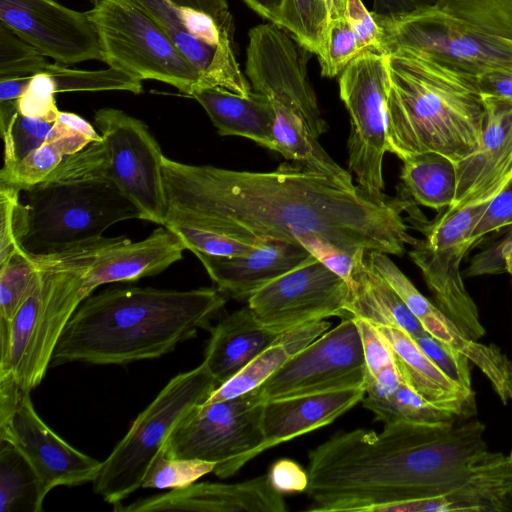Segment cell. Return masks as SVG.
I'll list each match as a JSON object with an SVG mask.
<instances>
[{
  "instance_id": "1",
  "label": "cell",
  "mask_w": 512,
  "mask_h": 512,
  "mask_svg": "<svg viewBox=\"0 0 512 512\" xmlns=\"http://www.w3.org/2000/svg\"><path fill=\"white\" fill-rule=\"evenodd\" d=\"M162 168L165 224L251 243L266 238L299 244L303 237L317 235L353 256H402L415 239L403 217L412 205L408 197L372 195L292 161L273 171L252 172L190 165L164 156Z\"/></svg>"
},
{
  "instance_id": "2",
  "label": "cell",
  "mask_w": 512,
  "mask_h": 512,
  "mask_svg": "<svg viewBox=\"0 0 512 512\" xmlns=\"http://www.w3.org/2000/svg\"><path fill=\"white\" fill-rule=\"evenodd\" d=\"M477 420L421 423L395 420L380 433L339 431L308 453L311 512H386L431 498L491 453Z\"/></svg>"
},
{
  "instance_id": "3",
  "label": "cell",
  "mask_w": 512,
  "mask_h": 512,
  "mask_svg": "<svg viewBox=\"0 0 512 512\" xmlns=\"http://www.w3.org/2000/svg\"><path fill=\"white\" fill-rule=\"evenodd\" d=\"M226 300L217 288L126 287L89 295L64 328L50 367L159 358L208 329Z\"/></svg>"
},
{
  "instance_id": "4",
  "label": "cell",
  "mask_w": 512,
  "mask_h": 512,
  "mask_svg": "<svg viewBox=\"0 0 512 512\" xmlns=\"http://www.w3.org/2000/svg\"><path fill=\"white\" fill-rule=\"evenodd\" d=\"M387 151L401 160L435 152L455 165L479 146L485 107L475 75L424 53H389Z\"/></svg>"
},
{
  "instance_id": "5",
  "label": "cell",
  "mask_w": 512,
  "mask_h": 512,
  "mask_svg": "<svg viewBox=\"0 0 512 512\" xmlns=\"http://www.w3.org/2000/svg\"><path fill=\"white\" fill-rule=\"evenodd\" d=\"M308 52L275 24L258 25L249 32L246 76L252 90L271 104L274 151L312 171L353 183L351 173L319 142L328 125L307 76Z\"/></svg>"
},
{
  "instance_id": "6",
  "label": "cell",
  "mask_w": 512,
  "mask_h": 512,
  "mask_svg": "<svg viewBox=\"0 0 512 512\" xmlns=\"http://www.w3.org/2000/svg\"><path fill=\"white\" fill-rule=\"evenodd\" d=\"M118 237H100L50 254H34L38 281L11 322L0 320V374L12 372L30 392L46 375L64 328L80 303L84 277L98 255Z\"/></svg>"
},
{
  "instance_id": "7",
  "label": "cell",
  "mask_w": 512,
  "mask_h": 512,
  "mask_svg": "<svg viewBox=\"0 0 512 512\" xmlns=\"http://www.w3.org/2000/svg\"><path fill=\"white\" fill-rule=\"evenodd\" d=\"M16 237L31 254H50L103 236L112 225L140 219L135 205L106 177L45 182L24 191Z\"/></svg>"
},
{
  "instance_id": "8",
  "label": "cell",
  "mask_w": 512,
  "mask_h": 512,
  "mask_svg": "<svg viewBox=\"0 0 512 512\" xmlns=\"http://www.w3.org/2000/svg\"><path fill=\"white\" fill-rule=\"evenodd\" d=\"M218 387L202 362L175 375L133 421L94 479L93 490L106 502L122 503L142 487L147 470L177 424Z\"/></svg>"
},
{
  "instance_id": "9",
  "label": "cell",
  "mask_w": 512,
  "mask_h": 512,
  "mask_svg": "<svg viewBox=\"0 0 512 512\" xmlns=\"http://www.w3.org/2000/svg\"><path fill=\"white\" fill-rule=\"evenodd\" d=\"M100 39L103 61L142 80H156L192 96L207 88L164 30L132 0H101L86 12Z\"/></svg>"
},
{
  "instance_id": "10",
  "label": "cell",
  "mask_w": 512,
  "mask_h": 512,
  "mask_svg": "<svg viewBox=\"0 0 512 512\" xmlns=\"http://www.w3.org/2000/svg\"><path fill=\"white\" fill-rule=\"evenodd\" d=\"M266 401L258 386L231 399L197 406L169 434L162 447L165 455L213 462L214 475L233 476L259 455L265 441Z\"/></svg>"
},
{
  "instance_id": "11",
  "label": "cell",
  "mask_w": 512,
  "mask_h": 512,
  "mask_svg": "<svg viewBox=\"0 0 512 512\" xmlns=\"http://www.w3.org/2000/svg\"><path fill=\"white\" fill-rule=\"evenodd\" d=\"M132 1L164 30L206 87L251 95V84L236 60L235 26L226 0Z\"/></svg>"
},
{
  "instance_id": "12",
  "label": "cell",
  "mask_w": 512,
  "mask_h": 512,
  "mask_svg": "<svg viewBox=\"0 0 512 512\" xmlns=\"http://www.w3.org/2000/svg\"><path fill=\"white\" fill-rule=\"evenodd\" d=\"M489 202L445 212L425 223L424 239H414L409 256L420 269L436 306L468 338L478 340L486 330L460 271L466 252L475 244L472 232Z\"/></svg>"
},
{
  "instance_id": "13",
  "label": "cell",
  "mask_w": 512,
  "mask_h": 512,
  "mask_svg": "<svg viewBox=\"0 0 512 512\" xmlns=\"http://www.w3.org/2000/svg\"><path fill=\"white\" fill-rule=\"evenodd\" d=\"M374 19L381 30L382 54L414 50L474 75L512 68V38L484 33L436 6L396 19Z\"/></svg>"
},
{
  "instance_id": "14",
  "label": "cell",
  "mask_w": 512,
  "mask_h": 512,
  "mask_svg": "<svg viewBox=\"0 0 512 512\" xmlns=\"http://www.w3.org/2000/svg\"><path fill=\"white\" fill-rule=\"evenodd\" d=\"M389 88L387 57L365 50L341 72L339 93L350 116L348 167L357 185L383 195V159L387 151L386 98Z\"/></svg>"
},
{
  "instance_id": "15",
  "label": "cell",
  "mask_w": 512,
  "mask_h": 512,
  "mask_svg": "<svg viewBox=\"0 0 512 512\" xmlns=\"http://www.w3.org/2000/svg\"><path fill=\"white\" fill-rule=\"evenodd\" d=\"M94 125L106 154L104 177L135 205L140 220L164 226V154L147 125L115 108L97 110Z\"/></svg>"
},
{
  "instance_id": "16",
  "label": "cell",
  "mask_w": 512,
  "mask_h": 512,
  "mask_svg": "<svg viewBox=\"0 0 512 512\" xmlns=\"http://www.w3.org/2000/svg\"><path fill=\"white\" fill-rule=\"evenodd\" d=\"M366 365L358 326L344 318L292 356L261 389L266 400L365 387Z\"/></svg>"
},
{
  "instance_id": "17",
  "label": "cell",
  "mask_w": 512,
  "mask_h": 512,
  "mask_svg": "<svg viewBox=\"0 0 512 512\" xmlns=\"http://www.w3.org/2000/svg\"><path fill=\"white\" fill-rule=\"evenodd\" d=\"M348 296V284L310 255L257 290L247 305L263 326L284 332L332 316L349 318Z\"/></svg>"
},
{
  "instance_id": "18",
  "label": "cell",
  "mask_w": 512,
  "mask_h": 512,
  "mask_svg": "<svg viewBox=\"0 0 512 512\" xmlns=\"http://www.w3.org/2000/svg\"><path fill=\"white\" fill-rule=\"evenodd\" d=\"M0 442L16 447L36 472L46 496L57 486L93 482L102 462L59 437L34 409L30 392L21 391L9 411L0 413Z\"/></svg>"
},
{
  "instance_id": "19",
  "label": "cell",
  "mask_w": 512,
  "mask_h": 512,
  "mask_svg": "<svg viewBox=\"0 0 512 512\" xmlns=\"http://www.w3.org/2000/svg\"><path fill=\"white\" fill-rule=\"evenodd\" d=\"M0 23L56 63L103 61L98 32L87 13L54 0H0Z\"/></svg>"
},
{
  "instance_id": "20",
  "label": "cell",
  "mask_w": 512,
  "mask_h": 512,
  "mask_svg": "<svg viewBox=\"0 0 512 512\" xmlns=\"http://www.w3.org/2000/svg\"><path fill=\"white\" fill-rule=\"evenodd\" d=\"M485 121L478 148L456 164V192L446 212L492 200L512 181V100L482 94Z\"/></svg>"
},
{
  "instance_id": "21",
  "label": "cell",
  "mask_w": 512,
  "mask_h": 512,
  "mask_svg": "<svg viewBox=\"0 0 512 512\" xmlns=\"http://www.w3.org/2000/svg\"><path fill=\"white\" fill-rule=\"evenodd\" d=\"M116 512H286L283 494L268 474L239 483L200 482L164 494L113 505Z\"/></svg>"
},
{
  "instance_id": "22",
  "label": "cell",
  "mask_w": 512,
  "mask_h": 512,
  "mask_svg": "<svg viewBox=\"0 0 512 512\" xmlns=\"http://www.w3.org/2000/svg\"><path fill=\"white\" fill-rule=\"evenodd\" d=\"M216 288L227 298L248 299L261 287L292 270L311 254L301 245L263 238L239 256L194 253Z\"/></svg>"
},
{
  "instance_id": "23",
  "label": "cell",
  "mask_w": 512,
  "mask_h": 512,
  "mask_svg": "<svg viewBox=\"0 0 512 512\" xmlns=\"http://www.w3.org/2000/svg\"><path fill=\"white\" fill-rule=\"evenodd\" d=\"M184 250L186 247L180 238L165 226H160L147 238L137 242L119 236L87 270L83 292L88 297L104 284L133 282L155 276L181 260Z\"/></svg>"
},
{
  "instance_id": "24",
  "label": "cell",
  "mask_w": 512,
  "mask_h": 512,
  "mask_svg": "<svg viewBox=\"0 0 512 512\" xmlns=\"http://www.w3.org/2000/svg\"><path fill=\"white\" fill-rule=\"evenodd\" d=\"M365 387L267 400L263 411L265 441L259 454L280 443L331 424L365 396Z\"/></svg>"
},
{
  "instance_id": "25",
  "label": "cell",
  "mask_w": 512,
  "mask_h": 512,
  "mask_svg": "<svg viewBox=\"0 0 512 512\" xmlns=\"http://www.w3.org/2000/svg\"><path fill=\"white\" fill-rule=\"evenodd\" d=\"M377 327V326H376ZM390 346L402 380L427 402L457 418L476 413L475 394L444 374L405 331L377 327Z\"/></svg>"
},
{
  "instance_id": "26",
  "label": "cell",
  "mask_w": 512,
  "mask_h": 512,
  "mask_svg": "<svg viewBox=\"0 0 512 512\" xmlns=\"http://www.w3.org/2000/svg\"><path fill=\"white\" fill-rule=\"evenodd\" d=\"M208 330L210 339L203 362L218 386L242 370L283 333L259 323L248 305L226 315Z\"/></svg>"
},
{
  "instance_id": "27",
  "label": "cell",
  "mask_w": 512,
  "mask_h": 512,
  "mask_svg": "<svg viewBox=\"0 0 512 512\" xmlns=\"http://www.w3.org/2000/svg\"><path fill=\"white\" fill-rule=\"evenodd\" d=\"M191 97L204 108L219 135L245 137L274 151V113L264 95L253 91L245 97L221 87H207Z\"/></svg>"
},
{
  "instance_id": "28",
  "label": "cell",
  "mask_w": 512,
  "mask_h": 512,
  "mask_svg": "<svg viewBox=\"0 0 512 512\" xmlns=\"http://www.w3.org/2000/svg\"><path fill=\"white\" fill-rule=\"evenodd\" d=\"M347 311L350 317L360 318L377 327H394L415 338L426 331L400 296L377 271L362 252L349 285Z\"/></svg>"
},
{
  "instance_id": "29",
  "label": "cell",
  "mask_w": 512,
  "mask_h": 512,
  "mask_svg": "<svg viewBox=\"0 0 512 512\" xmlns=\"http://www.w3.org/2000/svg\"><path fill=\"white\" fill-rule=\"evenodd\" d=\"M330 326V322L320 320L284 331L272 345L218 386L203 404L231 399L260 386L292 356L328 331Z\"/></svg>"
},
{
  "instance_id": "30",
  "label": "cell",
  "mask_w": 512,
  "mask_h": 512,
  "mask_svg": "<svg viewBox=\"0 0 512 512\" xmlns=\"http://www.w3.org/2000/svg\"><path fill=\"white\" fill-rule=\"evenodd\" d=\"M420 323L427 333L477 366L504 405L512 400V360L498 346L466 337L438 307Z\"/></svg>"
},
{
  "instance_id": "31",
  "label": "cell",
  "mask_w": 512,
  "mask_h": 512,
  "mask_svg": "<svg viewBox=\"0 0 512 512\" xmlns=\"http://www.w3.org/2000/svg\"><path fill=\"white\" fill-rule=\"evenodd\" d=\"M97 142L68 126L59 118L49 138L17 165L0 170V184L20 191L47 181L73 154Z\"/></svg>"
},
{
  "instance_id": "32",
  "label": "cell",
  "mask_w": 512,
  "mask_h": 512,
  "mask_svg": "<svg viewBox=\"0 0 512 512\" xmlns=\"http://www.w3.org/2000/svg\"><path fill=\"white\" fill-rule=\"evenodd\" d=\"M400 182L403 194L419 205L448 208L456 192V165L447 157L425 152L402 159Z\"/></svg>"
},
{
  "instance_id": "33",
  "label": "cell",
  "mask_w": 512,
  "mask_h": 512,
  "mask_svg": "<svg viewBox=\"0 0 512 512\" xmlns=\"http://www.w3.org/2000/svg\"><path fill=\"white\" fill-rule=\"evenodd\" d=\"M0 443V512L42 511L46 496L33 467L16 447Z\"/></svg>"
},
{
  "instance_id": "34",
  "label": "cell",
  "mask_w": 512,
  "mask_h": 512,
  "mask_svg": "<svg viewBox=\"0 0 512 512\" xmlns=\"http://www.w3.org/2000/svg\"><path fill=\"white\" fill-rule=\"evenodd\" d=\"M328 24L325 0H284L276 26L288 31L300 46L319 57Z\"/></svg>"
},
{
  "instance_id": "35",
  "label": "cell",
  "mask_w": 512,
  "mask_h": 512,
  "mask_svg": "<svg viewBox=\"0 0 512 512\" xmlns=\"http://www.w3.org/2000/svg\"><path fill=\"white\" fill-rule=\"evenodd\" d=\"M40 264L22 247L0 263V320L11 322L34 289Z\"/></svg>"
},
{
  "instance_id": "36",
  "label": "cell",
  "mask_w": 512,
  "mask_h": 512,
  "mask_svg": "<svg viewBox=\"0 0 512 512\" xmlns=\"http://www.w3.org/2000/svg\"><path fill=\"white\" fill-rule=\"evenodd\" d=\"M43 72L51 76L56 94L112 90L139 94L143 91L140 79L111 67L105 70L87 71L71 69L59 63H49Z\"/></svg>"
},
{
  "instance_id": "37",
  "label": "cell",
  "mask_w": 512,
  "mask_h": 512,
  "mask_svg": "<svg viewBox=\"0 0 512 512\" xmlns=\"http://www.w3.org/2000/svg\"><path fill=\"white\" fill-rule=\"evenodd\" d=\"M435 6L484 33L512 38V0H437Z\"/></svg>"
},
{
  "instance_id": "38",
  "label": "cell",
  "mask_w": 512,
  "mask_h": 512,
  "mask_svg": "<svg viewBox=\"0 0 512 512\" xmlns=\"http://www.w3.org/2000/svg\"><path fill=\"white\" fill-rule=\"evenodd\" d=\"M362 405L374 413L375 420L383 423L400 419L421 423H444L455 422L458 419L427 402L403 380L395 394L388 400L363 399Z\"/></svg>"
},
{
  "instance_id": "39",
  "label": "cell",
  "mask_w": 512,
  "mask_h": 512,
  "mask_svg": "<svg viewBox=\"0 0 512 512\" xmlns=\"http://www.w3.org/2000/svg\"><path fill=\"white\" fill-rule=\"evenodd\" d=\"M215 463L199 459L169 458L163 448L151 462L141 488L182 489L206 474L212 473Z\"/></svg>"
},
{
  "instance_id": "40",
  "label": "cell",
  "mask_w": 512,
  "mask_h": 512,
  "mask_svg": "<svg viewBox=\"0 0 512 512\" xmlns=\"http://www.w3.org/2000/svg\"><path fill=\"white\" fill-rule=\"evenodd\" d=\"M55 122L27 117L17 112L11 122L0 130L4 142L2 168L8 169L17 165L46 142Z\"/></svg>"
},
{
  "instance_id": "41",
  "label": "cell",
  "mask_w": 512,
  "mask_h": 512,
  "mask_svg": "<svg viewBox=\"0 0 512 512\" xmlns=\"http://www.w3.org/2000/svg\"><path fill=\"white\" fill-rule=\"evenodd\" d=\"M48 64L36 48L0 23V79L34 76Z\"/></svg>"
},
{
  "instance_id": "42",
  "label": "cell",
  "mask_w": 512,
  "mask_h": 512,
  "mask_svg": "<svg viewBox=\"0 0 512 512\" xmlns=\"http://www.w3.org/2000/svg\"><path fill=\"white\" fill-rule=\"evenodd\" d=\"M362 53L356 35L345 18L329 20L322 54L318 57L321 75L335 77Z\"/></svg>"
},
{
  "instance_id": "43",
  "label": "cell",
  "mask_w": 512,
  "mask_h": 512,
  "mask_svg": "<svg viewBox=\"0 0 512 512\" xmlns=\"http://www.w3.org/2000/svg\"><path fill=\"white\" fill-rule=\"evenodd\" d=\"M175 233L187 250L215 256H239L249 252L259 242L251 243L223 234L194 228L182 224L167 223L164 225Z\"/></svg>"
},
{
  "instance_id": "44",
  "label": "cell",
  "mask_w": 512,
  "mask_h": 512,
  "mask_svg": "<svg viewBox=\"0 0 512 512\" xmlns=\"http://www.w3.org/2000/svg\"><path fill=\"white\" fill-rule=\"evenodd\" d=\"M425 355L450 379L473 390L468 358L425 332L413 338Z\"/></svg>"
},
{
  "instance_id": "45",
  "label": "cell",
  "mask_w": 512,
  "mask_h": 512,
  "mask_svg": "<svg viewBox=\"0 0 512 512\" xmlns=\"http://www.w3.org/2000/svg\"><path fill=\"white\" fill-rule=\"evenodd\" d=\"M55 94L51 76L45 72L35 74L17 101L18 112L27 117L55 122L60 114Z\"/></svg>"
},
{
  "instance_id": "46",
  "label": "cell",
  "mask_w": 512,
  "mask_h": 512,
  "mask_svg": "<svg viewBox=\"0 0 512 512\" xmlns=\"http://www.w3.org/2000/svg\"><path fill=\"white\" fill-rule=\"evenodd\" d=\"M353 318L358 326L362 341L366 365V384L396 363L390 346L378 328L366 320Z\"/></svg>"
},
{
  "instance_id": "47",
  "label": "cell",
  "mask_w": 512,
  "mask_h": 512,
  "mask_svg": "<svg viewBox=\"0 0 512 512\" xmlns=\"http://www.w3.org/2000/svg\"><path fill=\"white\" fill-rule=\"evenodd\" d=\"M497 241L474 255L465 271L467 277L509 273L512 276V225Z\"/></svg>"
},
{
  "instance_id": "48",
  "label": "cell",
  "mask_w": 512,
  "mask_h": 512,
  "mask_svg": "<svg viewBox=\"0 0 512 512\" xmlns=\"http://www.w3.org/2000/svg\"><path fill=\"white\" fill-rule=\"evenodd\" d=\"M300 245L329 270L341 277L348 286L351 284L358 255L353 256L329 240L317 235L302 238Z\"/></svg>"
},
{
  "instance_id": "49",
  "label": "cell",
  "mask_w": 512,
  "mask_h": 512,
  "mask_svg": "<svg viewBox=\"0 0 512 512\" xmlns=\"http://www.w3.org/2000/svg\"><path fill=\"white\" fill-rule=\"evenodd\" d=\"M20 192L12 186L0 184V263L21 247L16 237Z\"/></svg>"
},
{
  "instance_id": "50",
  "label": "cell",
  "mask_w": 512,
  "mask_h": 512,
  "mask_svg": "<svg viewBox=\"0 0 512 512\" xmlns=\"http://www.w3.org/2000/svg\"><path fill=\"white\" fill-rule=\"evenodd\" d=\"M512 225V181L492 200L477 224L472 238L475 243L486 234Z\"/></svg>"
},
{
  "instance_id": "51",
  "label": "cell",
  "mask_w": 512,
  "mask_h": 512,
  "mask_svg": "<svg viewBox=\"0 0 512 512\" xmlns=\"http://www.w3.org/2000/svg\"><path fill=\"white\" fill-rule=\"evenodd\" d=\"M346 19L350 23L360 49L375 50L380 53L381 30L372 12H369L361 0H347Z\"/></svg>"
},
{
  "instance_id": "52",
  "label": "cell",
  "mask_w": 512,
  "mask_h": 512,
  "mask_svg": "<svg viewBox=\"0 0 512 512\" xmlns=\"http://www.w3.org/2000/svg\"><path fill=\"white\" fill-rule=\"evenodd\" d=\"M267 474L272 486L282 494L304 492L308 487V472L291 459L277 460Z\"/></svg>"
},
{
  "instance_id": "53",
  "label": "cell",
  "mask_w": 512,
  "mask_h": 512,
  "mask_svg": "<svg viewBox=\"0 0 512 512\" xmlns=\"http://www.w3.org/2000/svg\"><path fill=\"white\" fill-rule=\"evenodd\" d=\"M481 94L512 100V68H494L475 75Z\"/></svg>"
},
{
  "instance_id": "54",
  "label": "cell",
  "mask_w": 512,
  "mask_h": 512,
  "mask_svg": "<svg viewBox=\"0 0 512 512\" xmlns=\"http://www.w3.org/2000/svg\"><path fill=\"white\" fill-rule=\"evenodd\" d=\"M436 3L437 0H374L372 15L376 19L391 20Z\"/></svg>"
},
{
  "instance_id": "55",
  "label": "cell",
  "mask_w": 512,
  "mask_h": 512,
  "mask_svg": "<svg viewBox=\"0 0 512 512\" xmlns=\"http://www.w3.org/2000/svg\"><path fill=\"white\" fill-rule=\"evenodd\" d=\"M33 76L0 79V102L18 101Z\"/></svg>"
},
{
  "instance_id": "56",
  "label": "cell",
  "mask_w": 512,
  "mask_h": 512,
  "mask_svg": "<svg viewBox=\"0 0 512 512\" xmlns=\"http://www.w3.org/2000/svg\"><path fill=\"white\" fill-rule=\"evenodd\" d=\"M251 9L273 24H277L284 0H243Z\"/></svg>"
},
{
  "instance_id": "57",
  "label": "cell",
  "mask_w": 512,
  "mask_h": 512,
  "mask_svg": "<svg viewBox=\"0 0 512 512\" xmlns=\"http://www.w3.org/2000/svg\"><path fill=\"white\" fill-rule=\"evenodd\" d=\"M329 20L345 18L347 0H325Z\"/></svg>"
},
{
  "instance_id": "58",
  "label": "cell",
  "mask_w": 512,
  "mask_h": 512,
  "mask_svg": "<svg viewBox=\"0 0 512 512\" xmlns=\"http://www.w3.org/2000/svg\"><path fill=\"white\" fill-rule=\"evenodd\" d=\"M101 0H90L91 3H93L94 5L97 4L98 2H100Z\"/></svg>"
},
{
  "instance_id": "59",
  "label": "cell",
  "mask_w": 512,
  "mask_h": 512,
  "mask_svg": "<svg viewBox=\"0 0 512 512\" xmlns=\"http://www.w3.org/2000/svg\"><path fill=\"white\" fill-rule=\"evenodd\" d=\"M509 458H510V460L512 462V451H511V454H510Z\"/></svg>"
}]
</instances>
